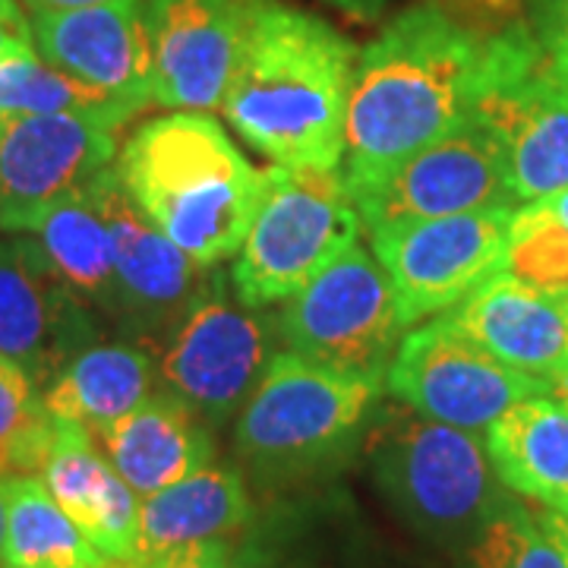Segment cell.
Here are the masks:
<instances>
[{
    "instance_id": "1",
    "label": "cell",
    "mask_w": 568,
    "mask_h": 568,
    "mask_svg": "<svg viewBox=\"0 0 568 568\" xmlns=\"http://www.w3.org/2000/svg\"><path fill=\"white\" fill-rule=\"evenodd\" d=\"M493 32L452 0H420L357 51L342 159L351 193L470 123Z\"/></svg>"
},
{
    "instance_id": "2",
    "label": "cell",
    "mask_w": 568,
    "mask_h": 568,
    "mask_svg": "<svg viewBox=\"0 0 568 568\" xmlns=\"http://www.w3.org/2000/svg\"><path fill=\"white\" fill-rule=\"evenodd\" d=\"M357 48L282 0H246L244 41L222 114L282 168H342Z\"/></svg>"
},
{
    "instance_id": "3",
    "label": "cell",
    "mask_w": 568,
    "mask_h": 568,
    "mask_svg": "<svg viewBox=\"0 0 568 568\" xmlns=\"http://www.w3.org/2000/svg\"><path fill=\"white\" fill-rule=\"evenodd\" d=\"M123 190L171 244L203 268L237 256L263 200L256 171L209 114L145 121L114 164Z\"/></svg>"
},
{
    "instance_id": "4",
    "label": "cell",
    "mask_w": 568,
    "mask_h": 568,
    "mask_svg": "<svg viewBox=\"0 0 568 568\" xmlns=\"http://www.w3.org/2000/svg\"><path fill=\"white\" fill-rule=\"evenodd\" d=\"M369 477L420 540L462 552L508 499L477 433L383 407L364 433Z\"/></svg>"
},
{
    "instance_id": "5",
    "label": "cell",
    "mask_w": 568,
    "mask_h": 568,
    "mask_svg": "<svg viewBox=\"0 0 568 568\" xmlns=\"http://www.w3.org/2000/svg\"><path fill=\"white\" fill-rule=\"evenodd\" d=\"M383 376L275 354L234 426V448L265 487H294L345 462L364 443Z\"/></svg>"
},
{
    "instance_id": "6",
    "label": "cell",
    "mask_w": 568,
    "mask_h": 568,
    "mask_svg": "<svg viewBox=\"0 0 568 568\" xmlns=\"http://www.w3.org/2000/svg\"><path fill=\"white\" fill-rule=\"evenodd\" d=\"M361 215L342 168H265L263 200L231 265L237 301L253 310L284 304L347 246Z\"/></svg>"
},
{
    "instance_id": "7",
    "label": "cell",
    "mask_w": 568,
    "mask_h": 568,
    "mask_svg": "<svg viewBox=\"0 0 568 568\" xmlns=\"http://www.w3.org/2000/svg\"><path fill=\"white\" fill-rule=\"evenodd\" d=\"M470 121L496 145L515 203L566 190L568 80L525 22H503L493 32Z\"/></svg>"
},
{
    "instance_id": "8",
    "label": "cell",
    "mask_w": 568,
    "mask_h": 568,
    "mask_svg": "<svg viewBox=\"0 0 568 568\" xmlns=\"http://www.w3.org/2000/svg\"><path fill=\"white\" fill-rule=\"evenodd\" d=\"M272 357L268 325L237 301L231 282L209 275L164 332L155 366L168 392L209 426H222L246 405Z\"/></svg>"
},
{
    "instance_id": "9",
    "label": "cell",
    "mask_w": 568,
    "mask_h": 568,
    "mask_svg": "<svg viewBox=\"0 0 568 568\" xmlns=\"http://www.w3.org/2000/svg\"><path fill=\"white\" fill-rule=\"evenodd\" d=\"M402 316L379 260L354 244L284 301L278 335L313 364L383 376L402 345Z\"/></svg>"
},
{
    "instance_id": "10",
    "label": "cell",
    "mask_w": 568,
    "mask_h": 568,
    "mask_svg": "<svg viewBox=\"0 0 568 568\" xmlns=\"http://www.w3.org/2000/svg\"><path fill=\"white\" fill-rule=\"evenodd\" d=\"M515 209L518 205H493L366 234L373 256L392 282L405 328L455 310L480 284L506 272Z\"/></svg>"
},
{
    "instance_id": "11",
    "label": "cell",
    "mask_w": 568,
    "mask_h": 568,
    "mask_svg": "<svg viewBox=\"0 0 568 568\" xmlns=\"http://www.w3.org/2000/svg\"><path fill=\"white\" fill-rule=\"evenodd\" d=\"M386 386L410 410L467 433L487 429L525 398L549 395V383L496 361L448 316L407 332L386 369Z\"/></svg>"
},
{
    "instance_id": "12",
    "label": "cell",
    "mask_w": 568,
    "mask_h": 568,
    "mask_svg": "<svg viewBox=\"0 0 568 568\" xmlns=\"http://www.w3.org/2000/svg\"><path fill=\"white\" fill-rule=\"evenodd\" d=\"M118 123L85 114L0 121V231L32 234L41 215L92 183L118 155Z\"/></svg>"
},
{
    "instance_id": "13",
    "label": "cell",
    "mask_w": 568,
    "mask_h": 568,
    "mask_svg": "<svg viewBox=\"0 0 568 568\" xmlns=\"http://www.w3.org/2000/svg\"><path fill=\"white\" fill-rule=\"evenodd\" d=\"M351 196L366 234L493 205H518L508 193L496 145L474 121L410 155L386 181Z\"/></svg>"
},
{
    "instance_id": "14",
    "label": "cell",
    "mask_w": 568,
    "mask_h": 568,
    "mask_svg": "<svg viewBox=\"0 0 568 568\" xmlns=\"http://www.w3.org/2000/svg\"><path fill=\"white\" fill-rule=\"evenodd\" d=\"M152 104L222 111L246 26V0H140Z\"/></svg>"
},
{
    "instance_id": "15",
    "label": "cell",
    "mask_w": 568,
    "mask_h": 568,
    "mask_svg": "<svg viewBox=\"0 0 568 568\" xmlns=\"http://www.w3.org/2000/svg\"><path fill=\"white\" fill-rule=\"evenodd\" d=\"M92 338L89 304L63 284L39 241H0V354L48 386Z\"/></svg>"
},
{
    "instance_id": "16",
    "label": "cell",
    "mask_w": 568,
    "mask_h": 568,
    "mask_svg": "<svg viewBox=\"0 0 568 568\" xmlns=\"http://www.w3.org/2000/svg\"><path fill=\"white\" fill-rule=\"evenodd\" d=\"M32 41L44 61L133 108L152 104V63L140 0L36 13Z\"/></svg>"
},
{
    "instance_id": "17",
    "label": "cell",
    "mask_w": 568,
    "mask_h": 568,
    "mask_svg": "<svg viewBox=\"0 0 568 568\" xmlns=\"http://www.w3.org/2000/svg\"><path fill=\"white\" fill-rule=\"evenodd\" d=\"M92 193L102 205L104 222L114 244V268L121 284L123 320L168 332L186 304L200 294L209 268L196 265L186 253L164 237L155 224L142 215L121 178L111 168L92 181Z\"/></svg>"
},
{
    "instance_id": "18",
    "label": "cell",
    "mask_w": 568,
    "mask_h": 568,
    "mask_svg": "<svg viewBox=\"0 0 568 568\" xmlns=\"http://www.w3.org/2000/svg\"><path fill=\"white\" fill-rule=\"evenodd\" d=\"M448 320L518 373L556 383L568 373V301L499 272L467 294Z\"/></svg>"
},
{
    "instance_id": "19",
    "label": "cell",
    "mask_w": 568,
    "mask_h": 568,
    "mask_svg": "<svg viewBox=\"0 0 568 568\" xmlns=\"http://www.w3.org/2000/svg\"><path fill=\"white\" fill-rule=\"evenodd\" d=\"M41 484L111 566H130L140 552V496L95 448L92 433L54 420V439L41 465Z\"/></svg>"
},
{
    "instance_id": "20",
    "label": "cell",
    "mask_w": 568,
    "mask_h": 568,
    "mask_svg": "<svg viewBox=\"0 0 568 568\" xmlns=\"http://www.w3.org/2000/svg\"><path fill=\"white\" fill-rule=\"evenodd\" d=\"M95 439L140 499L215 462L212 426L168 388L152 392Z\"/></svg>"
},
{
    "instance_id": "21",
    "label": "cell",
    "mask_w": 568,
    "mask_h": 568,
    "mask_svg": "<svg viewBox=\"0 0 568 568\" xmlns=\"http://www.w3.org/2000/svg\"><path fill=\"white\" fill-rule=\"evenodd\" d=\"M253 521V499L244 474L231 465H209L140 503L136 562L171 549L234 540Z\"/></svg>"
},
{
    "instance_id": "22",
    "label": "cell",
    "mask_w": 568,
    "mask_h": 568,
    "mask_svg": "<svg viewBox=\"0 0 568 568\" xmlns=\"http://www.w3.org/2000/svg\"><path fill=\"white\" fill-rule=\"evenodd\" d=\"M484 446L508 493L568 515V410L552 395L508 407L487 426Z\"/></svg>"
},
{
    "instance_id": "23",
    "label": "cell",
    "mask_w": 568,
    "mask_h": 568,
    "mask_svg": "<svg viewBox=\"0 0 568 568\" xmlns=\"http://www.w3.org/2000/svg\"><path fill=\"white\" fill-rule=\"evenodd\" d=\"M155 376L159 366L149 351L108 342L73 354L41 395L54 420H73L99 436L155 392Z\"/></svg>"
},
{
    "instance_id": "24",
    "label": "cell",
    "mask_w": 568,
    "mask_h": 568,
    "mask_svg": "<svg viewBox=\"0 0 568 568\" xmlns=\"http://www.w3.org/2000/svg\"><path fill=\"white\" fill-rule=\"evenodd\" d=\"M32 237L82 304L104 310L111 316H123L114 244L92 183L51 205L36 224Z\"/></svg>"
},
{
    "instance_id": "25",
    "label": "cell",
    "mask_w": 568,
    "mask_h": 568,
    "mask_svg": "<svg viewBox=\"0 0 568 568\" xmlns=\"http://www.w3.org/2000/svg\"><path fill=\"white\" fill-rule=\"evenodd\" d=\"M3 568H111L36 474L7 477Z\"/></svg>"
},
{
    "instance_id": "26",
    "label": "cell",
    "mask_w": 568,
    "mask_h": 568,
    "mask_svg": "<svg viewBox=\"0 0 568 568\" xmlns=\"http://www.w3.org/2000/svg\"><path fill=\"white\" fill-rule=\"evenodd\" d=\"M136 111L140 108L130 102L51 67L36 51V41L0 58V121L26 114H85L123 126Z\"/></svg>"
},
{
    "instance_id": "27",
    "label": "cell",
    "mask_w": 568,
    "mask_h": 568,
    "mask_svg": "<svg viewBox=\"0 0 568 568\" xmlns=\"http://www.w3.org/2000/svg\"><path fill=\"white\" fill-rule=\"evenodd\" d=\"M325 511L284 506L253 518L227 568H364L347 549H335L325 537Z\"/></svg>"
},
{
    "instance_id": "28",
    "label": "cell",
    "mask_w": 568,
    "mask_h": 568,
    "mask_svg": "<svg viewBox=\"0 0 568 568\" xmlns=\"http://www.w3.org/2000/svg\"><path fill=\"white\" fill-rule=\"evenodd\" d=\"M54 439V417L41 386L0 354V474H41Z\"/></svg>"
},
{
    "instance_id": "29",
    "label": "cell",
    "mask_w": 568,
    "mask_h": 568,
    "mask_svg": "<svg viewBox=\"0 0 568 568\" xmlns=\"http://www.w3.org/2000/svg\"><path fill=\"white\" fill-rule=\"evenodd\" d=\"M506 272L552 297H568V227L549 196L515 209L508 224Z\"/></svg>"
},
{
    "instance_id": "30",
    "label": "cell",
    "mask_w": 568,
    "mask_h": 568,
    "mask_svg": "<svg viewBox=\"0 0 568 568\" xmlns=\"http://www.w3.org/2000/svg\"><path fill=\"white\" fill-rule=\"evenodd\" d=\"M458 568H568L537 511L508 496L503 508L458 552Z\"/></svg>"
},
{
    "instance_id": "31",
    "label": "cell",
    "mask_w": 568,
    "mask_h": 568,
    "mask_svg": "<svg viewBox=\"0 0 568 568\" xmlns=\"http://www.w3.org/2000/svg\"><path fill=\"white\" fill-rule=\"evenodd\" d=\"M537 41L559 77L568 80V0H537Z\"/></svg>"
},
{
    "instance_id": "32",
    "label": "cell",
    "mask_w": 568,
    "mask_h": 568,
    "mask_svg": "<svg viewBox=\"0 0 568 568\" xmlns=\"http://www.w3.org/2000/svg\"><path fill=\"white\" fill-rule=\"evenodd\" d=\"M231 552H234V540H209V544L171 549L142 562H130L123 568H227Z\"/></svg>"
},
{
    "instance_id": "33",
    "label": "cell",
    "mask_w": 568,
    "mask_h": 568,
    "mask_svg": "<svg viewBox=\"0 0 568 568\" xmlns=\"http://www.w3.org/2000/svg\"><path fill=\"white\" fill-rule=\"evenodd\" d=\"M20 44H32V22L22 17L17 0H0V58Z\"/></svg>"
},
{
    "instance_id": "34",
    "label": "cell",
    "mask_w": 568,
    "mask_h": 568,
    "mask_svg": "<svg viewBox=\"0 0 568 568\" xmlns=\"http://www.w3.org/2000/svg\"><path fill=\"white\" fill-rule=\"evenodd\" d=\"M537 518H540V525L549 534V540L559 547V552L566 556V566H568V515H556V511H547V508H540L537 511Z\"/></svg>"
},
{
    "instance_id": "35",
    "label": "cell",
    "mask_w": 568,
    "mask_h": 568,
    "mask_svg": "<svg viewBox=\"0 0 568 568\" xmlns=\"http://www.w3.org/2000/svg\"><path fill=\"white\" fill-rule=\"evenodd\" d=\"M95 3H111V0H26L29 13H58V10H80V7H95Z\"/></svg>"
},
{
    "instance_id": "36",
    "label": "cell",
    "mask_w": 568,
    "mask_h": 568,
    "mask_svg": "<svg viewBox=\"0 0 568 568\" xmlns=\"http://www.w3.org/2000/svg\"><path fill=\"white\" fill-rule=\"evenodd\" d=\"M335 3L347 13H354V17H376L388 0H335Z\"/></svg>"
},
{
    "instance_id": "37",
    "label": "cell",
    "mask_w": 568,
    "mask_h": 568,
    "mask_svg": "<svg viewBox=\"0 0 568 568\" xmlns=\"http://www.w3.org/2000/svg\"><path fill=\"white\" fill-rule=\"evenodd\" d=\"M3 534H7V477L0 474V568H3Z\"/></svg>"
},
{
    "instance_id": "38",
    "label": "cell",
    "mask_w": 568,
    "mask_h": 568,
    "mask_svg": "<svg viewBox=\"0 0 568 568\" xmlns=\"http://www.w3.org/2000/svg\"><path fill=\"white\" fill-rule=\"evenodd\" d=\"M549 395H552V398L568 410V373L566 376H559L556 383H549Z\"/></svg>"
},
{
    "instance_id": "39",
    "label": "cell",
    "mask_w": 568,
    "mask_h": 568,
    "mask_svg": "<svg viewBox=\"0 0 568 568\" xmlns=\"http://www.w3.org/2000/svg\"><path fill=\"white\" fill-rule=\"evenodd\" d=\"M549 203H552V209L559 212V219H562L568 227V186L566 190H559V193H552V196H549Z\"/></svg>"
},
{
    "instance_id": "40",
    "label": "cell",
    "mask_w": 568,
    "mask_h": 568,
    "mask_svg": "<svg viewBox=\"0 0 568 568\" xmlns=\"http://www.w3.org/2000/svg\"><path fill=\"white\" fill-rule=\"evenodd\" d=\"M566 301H568V297H566Z\"/></svg>"
}]
</instances>
